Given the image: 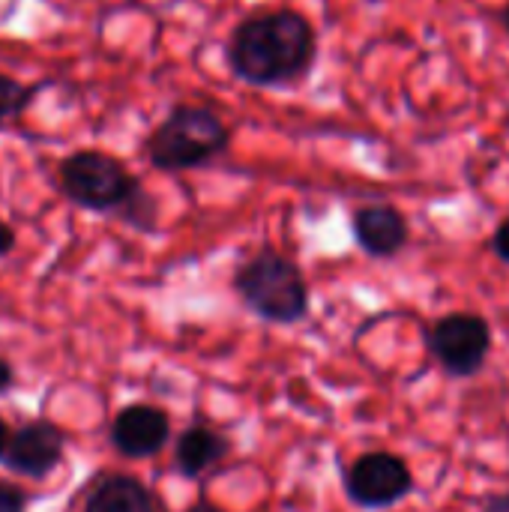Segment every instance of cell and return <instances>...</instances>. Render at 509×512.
Here are the masks:
<instances>
[{
    "label": "cell",
    "mask_w": 509,
    "mask_h": 512,
    "mask_svg": "<svg viewBox=\"0 0 509 512\" xmlns=\"http://www.w3.org/2000/svg\"><path fill=\"white\" fill-rule=\"evenodd\" d=\"M489 348H492L489 321L471 312L444 315L429 330V351L450 375L459 378L477 375L489 360Z\"/></svg>",
    "instance_id": "cell-5"
},
{
    "label": "cell",
    "mask_w": 509,
    "mask_h": 512,
    "mask_svg": "<svg viewBox=\"0 0 509 512\" xmlns=\"http://www.w3.org/2000/svg\"><path fill=\"white\" fill-rule=\"evenodd\" d=\"M483 512H509V492L486 495V498H483Z\"/></svg>",
    "instance_id": "cell-15"
},
{
    "label": "cell",
    "mask_w": 509,
    "mask_h": 512,
    "mask_svg": "<svg viewBox=\"0 0 509 512\" xmlns=\"http://www.w3.org/2000/svg\"><path fill=\"white\" fill-rule=\"evenodd\" d=\"M60 192L93 213H117L138 231H153L159 204L141 180L105 150H75L57 165Z\"/></svg>",
    "instance_id": "cell-2"
},
{
    "label": "cell",
    "mask_w": 509,
    "mask_h": 512,
    "mask_svg": "<svg viewBox=\"0 0 509 512\" xmlns=\"http://www.w3.org/2000/svg\"><path fill=\"white\" fill-rule=\"evenodd\" d=\"M60 453H63L60 432L48 423H33L9 441L6 462H9V468L21 471L27 477H42L60 462Z\"/></svg>",
    "instance_id": "cell-9"
},
{
    "label": "cell",
    "mask_w": 509,
    "mask_h": 512,
    "mask_svg": "<svg viewBox=\"0 0 509 512\" xmlns=\"http://www.w3.org/2000/svg\"><path fill=\"white\" fill-rule=\"evenodd\" d=\"M6 447H9V435H6V423L0 420V453H3Z\"/></svg>",
    "instance_id": "cell-19"
},
{
    "label": "cell",
    "mask_w": 509,
    "mask_h": 512,
    "mask_svg": "<svg viewBox=\"0 0 509 512\" xmlns=\"http://www.w3.org/2000/svg\"><path fill=\"white\" fill-rule=\"evenodd\" d=\"M318 57L315 24L291 9H261L237 21L225 42L234 78L249 87H285L309 75Z\"/></svg>",
    "instance_id": "cell-1"
},
{
    "label": "cell",
    "mask_w": 509,
    "mask_h": 512,
    "mask_svg": "<svg viewBox=\"0 0 509 512\" xmlns=\"http://www.w3.org/2000/svg\"><path fill=\"white\" fill-rule=\"evenodd\" d=\"M9 387V369H6V363H0V390H6Z\"/></svg>",
    "instance_id": "cell-18"
},
{
    "label": "cell",
    "mask_w": 509,
    "mask_h": 512,
    "mask_svg": "<svg viewBox=\"0 0 509 512\" xmlns=\"http://www.w3.org/2000/svg\"><path fill=\"white\" fill-rule=\"evenodd\" d=\"M168 417L159 408L150 405H132L123 408L114 420L111 429V441L114 447L129 456V459H147L153 453H159L168 441Z\"/></svg>",
    "instance_id": "cell-8"
},
{
    "label": "cell",
    "mask_w": 509,
    "mask_h": 512,
    "mask_svg": "<svg viewBox=\"0 0 509 512\" xmlns=\"http://www.w3.org/2000/svg\"><path fill=\"white\" fill-rule=\"evenodd\" d=\"M225 453H228V441L222 435H216L204 426H192L180 435L174 462L183 477H201L204 471L219 465L225 459Z\"/></svg>",
    "instance_id": "cell-11"
},
{
    "label": "cell",
    "mask_w": 509,
    "mask_h": 512,
    "mask_svg": "<svg viewBox=\"0 0 509 512\" xmlns=\"http://www.w3.org/2000/svg\"><path fill=\"white\" fill-rule=\"evenodd\" d=\"M231 147V126L201 102H177L144 138V156L156 171H195Z\"/></svg>",
    "instance_id": "cell-3"
},
{
    "label": "cell",
    "mask_w": 509,
    "mask_h": 512,
    "mask_svg": "<svg viewBox=\"0 0 509 512\" xmlns=\"http://www.w3.org/2000/svg\"><path fill=\"white\" fill-rule=\"evenodd\" d=\"M234 291L246 309L273 324H294L309 312V288L300 267L270 246L237 267Z\"/></svg>",
    "instance_id": "cell-4"
},
{
    "label": "cell",
    "mask_w": 509,
    "mask_h": 512,
    "mask_svg": "<svg viewBox=\"0 0 509 512\" xmlns=\"http://www.w3.org/2000/svg\"><path fill=\"white\" fill-rule=\"evenodd\" d=\"M48 84H51V81L24 84V81H18L15 75L0 72V123L15 120L18 114H24V111L30 108V102H33Z\"/></svg>",
    "instance_id": "cell-12"
},
{
    "label": "cell",
    "mask_w": 509,
    "mask_h": 512,
    "mask_svg": "<svg viewBox=\"0 0 509 512\" xmlns=\"http://www.w3.org/2000/svg\"><path fill=\"white\" fill-rule=\"evenodd\" d=\"M84 512H162V507L135 477H108L90 492Z\"/></svg>",
    "instance_id": "cell-10"
},
{
    "label": "cell",
    "mask_w": 509,
    "mask_h": 512,
    "mask_svg": "<svg viewBox=\"0 0 509 512\" xmlns=\"http://www.w3.org/2000/svg\"><path fill=\"white\" fill-rule=\"evenodd\" d=\"M492 249H495V255L509 264V219H504L498 228H495V237H492Z\"/></svg>",
    "instance_id": "cell-13"
},
{
    "label": "cell",
    "mask_w": 509,
    "mask_h": 512,
    "mask_svg": "<svg viewBox=\"0 0 509 512\" xmlns=\"http://www.w3.org/2000/svg\"><path fill=\"white\" fill-rule=\"evenodd\" d=\"M12 246H15V234H12V228L0 219V255H6Z\"/></svg>",
    "instance_id": "cell-16"
},
{
    "label": "cell",
    "mask_w": 509,
    "mask_h": 512,
    "mask_svg": "<svg viewBox=\"0 0 509 512\" xmlns=\"http://www.w3.org/2000/svg\"><path fill=\"white\" fill-rule=\"evenodd\" d=\"M498 24H501V30H504V33L509 36V3L498 9Z\"/></svg>",
    "instance_id": "cell-17"
},
{
    "label": "cell",
    "mask_w": 509,
    "mask_h": 512,
    "mask_svg": "<svg viewBox=\"0 0 509 512\" xmlns=\"http://www.w3.org/2000/svg\"><path fill=\"white\" fill-rule=\"evenodd\" d=\"M351 231L357 246L372 258H393L408 246V219L390 204H366L354 213Z\"/></svg>",
    "instance_id": "cell-7"
},
{
    "label": "cell",
    "mask_w": 509,
    "mask_h": 512,
    "mask_svg": "<svg viewBox=\"0 0 509 512\" xmlns=\"http://www.w3.org/2000/svg\"><path fill=\"white\" fill-rule=\"evenodd\" d=\"M189 512H219V510H213V507H207V504H198V507H192Z\"/></svg>",
    "instance_id": "cell-20"
},
{
    "label": "cell",
    "mask_w": 509,
    "mask_h": 512,
    "mask_svg": "<svg viewBox=\"0 0 509 512\" xmlns=\"http://www.w3.org/2000/svg\"><path fill=\"white\" fill-rule=\"evenodd\" d=\"M24 510V498H21V492L18 489H12V486H3L0 483V512H21Z\"/></svg>",
    "instance_id": "cell-14"
},
{
    "label": "cell",
    "mask_w": 509,
    "mask_h": 512,
    "mask_svg": "<svg viewBox=\"0 0 509 512\" xmlns=\"http://www.w3.org/2000/svg\"><path fill=\"white\" fill-rule=\"evenodd\" d=\"M414 489L411 468L393 453H366L345 474V492L366 510H387L405 501Z\"/></svg>",
    "instance_id": "cell-6"
}]
</instances>
